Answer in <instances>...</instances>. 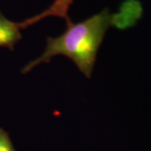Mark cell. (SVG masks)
Masks as SVG:
<instances>
[{
  "label": "cell",
  "mask_w": 151,
  "mask_h": 151,
  "mask_svg": "<svg viewBox=\"0 0 151 151\" xmlns=\"http://www.w3.org/2000/svg\"><path fill=\"white\" fill-rule=\"evenodd\" d=\"M73 1L74 0H54V2L48 8L41 13L30 17L24 21L19 22V26L21 29H25L49 17H58L65 19L66 23L71 21L68 15V12Z\"/></svg>",
  "instance_id": "2"
},
{
  "label": "cell",
  "mask_w": 151,
  "mask_h": 151,
  "mask_svg": "<svg viewBox=\"0 0 151 151\" xmlns=\"http://www.w3.org/2000/svg\"><path fill=\"white\" fill-rule=\"evenodd\" d=\"M113 20L108 9H103L83 21L66 23L65 32L57 37L47 38L43 53L24 66L22 73L61 55L70 58L83 75L91 78L99 47Z\"/></svg>",
  "instance_id": "1"
},
{
  "label": "cell",
  "mask_w": 151,
  "mask_h": 151,
  "mask_svg": "<svg viewBox=\"0 0 151 151\" xmlns=\"http://www.w3.org/2000/svg\"><path fill=\"white\" fill-rule=\"evenodd\" d=\"M0 151H17L5 130L0 128Z\"/></svg>",
  "instance_id": "4"
},
{
  "label": "cell",
  "mask_w": 151,
  "mask_h": 151,
  "mask_svg": "<svg viewBox=\"0 0 151 151\" xmlns=\"http://www.w3.org/2000/svg\"><path fill=\"white\" fill-rule=\"evenodd\" d=\"M19 23L7 19L0 12V47L12 49L21 39Z\"/></svg>",
  "instance_id": "3"
}]
</instances>
